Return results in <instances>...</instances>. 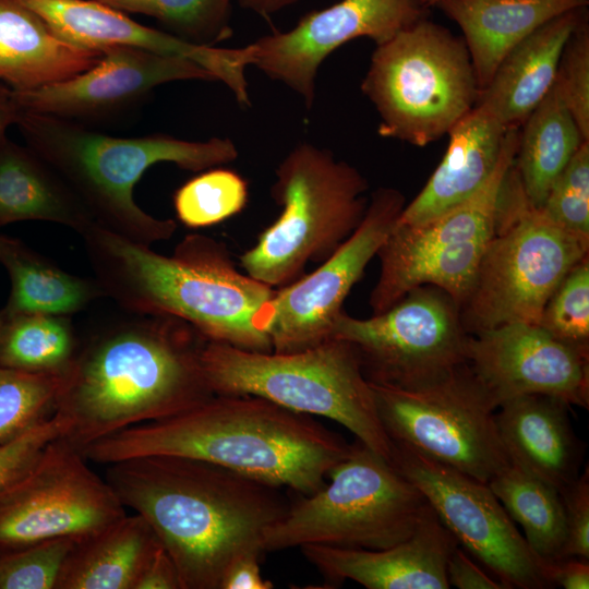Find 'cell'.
<instances>
[{"instance_id":"cell-1","label":"cell","mask_w":589,"mask_h":589,"mask_svg":"<svg viewBox=\"0 0 589 589\" xmlns=\"http://www.w3.org/2000/svg\"><path fill=\"white\" fill-rule=\"evenodd\" d=\"M105 479L151 525L182 589H219L236 560L265 552V532L291 503L284 488L190 457L123 459L108 464Z\"/></svg>"},{"instance_id":"cell-2","label":"cell","mask_w":589,"mask_h":589,"mask_svg":"<svg viewBox=\"0 0 589 589\" xmlns=\"http://www.w3.org/2000/svg\"><path fill=\"white\" fill-rule=\"evenodd\" d=\"M351 450L311 416L253 395H219L181 413L130 426L82 453L88 461L169 455L209 461L299 495L323 488Z\"/></svg>"},{"instance_id":"cell-3","label":"cell","mask_w":589,"mask_h":589,"mask_svg":"<svg viewBox=\"0 0 589 589\" xmlns=\"http://www.w3.org/2000/svg\"><path fill=\"white\" fill-rule=\"evenodd\" d=\"M94 336L63 373L55 412L81 452L130 426L176 416L214 395L206 339L170 316L142 315Z\"/></svg>"},{"instance_id":"cell-4","label":"cell","mask_w":589,"mask_h":589,"mask_svg":"<svg viewBox=\"0 0 589 589\" xmlns=\"http://www.w3.org/2000/svg\"><path fill=\"white\" fill-rule=\"evenodd\" d=\"M82 238L104 296L124 310L178 318L209 341L273 351L253 320L274 288L238 271L225 242L191 233L167 256L97 224Z\"/></svg>"},{"instance_id":"cell-5","label":"cell","mask_w":589,"mask_h":589,"mask_svg":"<svg viewBox=\"0 0 589 589\" xmlns=\"http://www.w3.org/2000/svg\"><path fill=\"white\" fill-rule=\"evenodd\" d=\"M15 124L26 145L67 182L97 225L149 247L171 238L177 224L154 217L135 203L133 191L144 172L159 163L201 172L229 164L239 155L228 137H120L68 119L26 111Z\"/></svg>"},{"instance_id":"cell-6","label":"cell","mask_w":589,"mask_h":589,"mask_svg":"<svg viewBox=\"0 0 589 589\" xmlns=\"http://www.w3.org/2000/svg\"><path fill=\"white\" fill-rule=\"evenodd\" d=\"M202 366L214 394L253 395L323 417L390 460L392 443L352 347L337 338L296 352H256L206 340Z\"/></svg>"},{"instance_id":"cell-7","label":"cell","mask_w":589,"mask_h":589,"mask_svg":"<svg viewBox=\"0 0 589 589\" xmlns=\"http://www.w3.org/2000/svg\"><path fill=\"white\" fill-rule=\"evenodd\" d=\"M365 177L310 143L296 145L279 163L271 195L279 216L239 260L244 273L272 287L327 260L360 225L369 203Z\"/></svg>"},{"instance_id":"cell-8","label":"cell","mask_w":589,"mask_h":589,"mask_svg":"<svg viewBox=\"0 0 589 589\" xmlns=\"http://www.w3.org/2000/svg\"><path fill=\"white\" fill-rule=\"evenodd\" d=\"M323 488L291 501L264 536L265 552L308 544L378 550L409 538L431 508L389 460L360 441Z\"/></svg>"},{"instance_id":"cell-9","label":"cell","mask_w":589,"mask_h":589,"mask_svg":"<svg viewBox=\"0 0 589 589\" xmlns=\"http://www.w3.org/2000/svg\"><path fill=\"white\" fill-rule=\"evenodd\" d=\"M361 91L382 137L419 147L447 134L480 93L464 39L428 17L376 45Z\"/></svg>"},{"instance_id":"cell-10","label":"cell","mask_w":589,"mask_h":589,"mask_svg":"<svg viewBox=\"0 0 589 589\" xmlns=\"http://www.w3.org/2000/svg\"><path fill=\"white\" fill-rule=\"evenodd\" d=\"M589 244L565 232L531 205L514 165L498 223L459 308L468 334L508 323L538 324L548 299Z\"/></svg>"},{"instance_id":"cell-11","label":"cell","mask_w":589,"mask_h":589,"mask_svg":"<svg viewBox=\"0 0 589 589\" xmlns=\"http://www.w3.org/2000/svg\"><path fill=\"white\" fill-rule=\"evenodd\" d=\"M518 134L519 129L507 130L496 169L470 199L429 221L394 225L376 254L380 275L369 299L373 314L423 285L441 288L460 308L495 232Z\"/></svg>"},{"instance_id":"cell-12","label":"cell","mask_w":589,"mask_h":589,"mask_svg":"<svg viewBox=\"0 0 589 589\" xmlns=\"http://www.w3.org/2000/svg\"><path fill=\"white\" fill-rule=\"evenodd\" d=\"M370 385L390 442L484 483L509 465L497 405L467 362L408 387Z\"/></svg>"},{"instance_id":"cell-13","label":"cell","mask_w":589,"mask_h":589,"mask_svg":"<svg viewBox=\"0 0 589 589\" xmlns=\"http://www.w3.org/2000/svg\"><path fill=\"white\" fill-rule=\"evenodd\" d=\"M468 335L453 298L423 285L369 318L342 311L329 338L352 347L370 383L408 387L467 362Z\"/></svg>"},{"instance_id":"cell-14","label":"cell","mask_w":589,"mask_h":589,"mask_svg":"<svg viewBox=\"0 0 589 589\" xmlns=\"http://www.w3.org/2000/svg\"><path fill=\"white\" fill-rule=\"evenodd\" d=\"M87 461L60 436L26 472L0 490V554L53 538H83L127 514L112 488Z\"/></svg>"},{"instance_id":"cell-15","label":"cell","mask_w":589,"mask_h":589,"mask_svg":"<svg viewBox=\"0 0 589 589\" xmlns=\"http://www.w3.org/2000/svg\"><path fill=\"white\" fill-rule=\"evenodd\" d=\"M392 443L390 462L425 496L462 549L507 589H546L543 561L488 483Z\"/></svg>"},{"instance_id":"cell-16","label":"cell","mask_w":589,"mask_h":589,"mask_svg":"<svg viewBox=\"0 0 589 589\" xmlns=\"http://www.w3.org/2000/svg\"><path fill=\"white\" fill-rule=\"evenodd\" d=\"M404 194L378 188L351 236L312 273L274 289L253 320L271 340L273 352L315 347L329 338L352 287L376 256L405 207Z\"/></svg>"},{"instance_id":"cell-17","label":"cell","mask_w":589,"mask_h":589,"mask_svg":"<svg viewBox=\"0 0 589 589\" xmlns=\"http://www.w3.org/2000/svg\"><path fill=\"white\" fill-rule=\"evenodd\" d=\"M429 14L420 0H340L249 44V65L289 87L310 109L317 71L333 51L360 37L384 44Z\"/></svg>"},{"instance_id":"cell-18","label":"cell","mask_w":589,"mask_h":589,"mask_svg":"<svg viewBox=\"0 0 589 589\" xmlns=\"http://www.w3.org/2000/svg\"><path fill=\"white\" fill-rule=\"evenodd\" d=\"M466 361L497 408L531 394L589 408V353L557 340L538 324L516 322L469 334Z\"/></svg>"},{"instance_id":"cell-19","label":"cell","mask_w":589,"mask_h":589,"mask_svg":"<svg viewBox=\"0 0 589 589\" xmlns=\"http://www.w3.org/2000/svg\"><path fill=\"white\" fill-rule=\"evenodd\" d=\"M184 80L216 81L190 59L115 46L104 49L98 62L80 74L37 89L12 92L22 111L81 123L117 115L155 87Z\"/></svg>"},{"instance_id":"cell-20","label":"cell","mask_w":589,"mask_h":589,"mask_svg":"<svg viewBox=\"0 0 589 589\" xmlns=\"http://www.w3.org/2000/svg\"><path fill=\"white\" fill-rule=\"evenodd\" d=\"M431 507L406 540L378 550L308 544L305 558L328 582L368 589H448L446 565L458 546Z\"/></svg>"},{"instance_id":"cell-21","label":"cell","mask_w":589,"mask_h":589,"mask_svg":"<svg viewBox=\"0 0 589 589\" xmlns=\"http://www.w3.org/2000/svg\"><path fill=\"white\" fill-rule=\"evenodd\" d=\"M563 400L539 394L510 398L497 408L498 434L510 462L562 492L580 474L585 444Z\"/></svg>"},{"instance_id":"cell-22","label":"cell","mask_w":589,"mask_h":589,"mask_svg":"<svg viewBox=\"0 0 589 589\" xmlns=\"http://www.w3.org/2000/svg\"><path fill=\"white\" fill-rule=\"evenodd\" d=\"M507 130L484 108L474 106L447 133L443 159L396 224L429 221L474 195L496 169Z\"/></svg>"},{"instance_id":"cell-23","label":"cell","mask_w":589,"mask_h":589,"mask_svg":"<svg viewBox=\"0 0 589 589\" xmlns=\"http://www.w3.org/2000/svg\"><path fill=\"white\" fill-rule=\"evenodd\" d=\"M34 11L63 41L88 50L131 46L179 56L217 72L225 50L184 41L165 31L140 24L127 13L96 0H19Z\"/></svg>"},{"instance_id":"cell-24","label":"cell","mask_w":589,"mask_h":589,"mask_svg":"<svg viewBox=\"0 0 589 589\" xmlns=\"http://www.w3.org/2000/svg\"><path fill=\"white\" fill-rule=\"evenodd\" d=\"M587 14V7L567 11L524 38L480 91L476 106L506 129H519L553 85L565 44Z\"/></svg>"},{"instance_id":"cell-25","label":"cell","mask_w":589,"mask_h":589,"mask_svg":"<svg viewBox=\"0 0 589 589\" xmlns=\"http://www.w3.org/2000/svg\"><path fill=\"white\" fill-rule=\"evenodd\" d=\"M588 4L589 0H441L435 7L460 27L482 91L524 38L555 16Z\"/></svg>"},{"instance_id":"cell-26","label":"cell","mask_w":589,"mask_h":589,"mask_svg":"<svg viewBox=\"0 0 589 589\" xmlns=\"http://www.w3.org/2000/svg\"><path fill=\"white\" fill-rule=\"evenodd\" d=\"M100 56L60 39L19 0H0V79L11 89L33 91L70 79Z\"/></svg>"},{"instance_id":"cell-27","label":"cell","mask_w":589,"mask_h":589,"mask_svg":"<svg viewBox=\"0 0 589 589\" xmlns=\"http://www.w3.org/2000/svg\"><path fill=\"white\" fill-rule=\"evenodd\" d=\"M20 220L56 223L81 236L96 224L45 160L5 137L0 146V227Z\"/></svg>"},{"instance_id":"cell-28","label":"cell","mask_w":589,"mask_h":589,"mask_svg":"<svg viewBox=\"0 0 589 589\" xmlns=\"http://www.w3.org/2000/svg\"><path fill=\"white\" fill-rule=\"evenodd\" d=\"M161 543L139 514L80 538L69 553L56 589H135Z\"/></svg>"},{"instance_id":"cell-29","label":"cell","mask_w":589,"mask_h":589,"mask_svg":"<svg viewBox=\"0 0 589 589\" xmlns=\"http://www.w3.org/2000/svg\"><path fill=\"white\" fill-rule=\"evenodd\" d=\"M584 142L555 79L519 128L514 169L531 205L542 206L554 181Z\"/></svg>"},{"instance_id":"cell-30","label":"cell","mask_w":589,"mask_h":589,"mask_svg":"<svg viewBox=\"0 0 589 589\" xmlns=\"http://www.w3.org/2000/svg\"><path fill=\"white\" fill-rule=\"evenodd\" d=\"M0 262L11 280L10 298L3 309L9 315L68 316L104 296L95 279L69 274L14 238L3 236Z\"/></svg>"},{"instance_id":"cell-31","label":"cell","mask_w":589,"mask_h":589,"mask_svg":"<svg viewBox=\"0 0 589 589\" xmlns=\"http://www.w3.org/2000/svg\"><path fill=\"white\" fill-rule=\"evenodd\" d=\"M488 485L512 520L521 526L532 552L542 561L558 558L566 533L561 493L513 462Z\"/></svg>"},{"instance_id":"cell-32","label":"cell","mask_w":589,"mask_h":589,"mask_svg":"<svg viewBox=\"0 0 589 589\" xmlns=\"http://www.w3.org/2000/svg\"><path fill=\"white\" fill-rule=\"evenodd\" d=\"M76 350L68 316L7 314L0 333V365L26 372L64 373Z\"/></svg>"},{"instance_id":"cell-33","label":"cell","mask_w":589,"mask_h":589,"mask_svg":"<svg viewBox=\"0 0 589 589\" xmlns=\"http://www.w3.org/2000/svg\"><path fill=\"white\" fill-rule=\"evenodd\" d=\"M124 13L156 19L166 32L191 44L215 46L229 38L233 0H96Z\"/></svg>"},{"instance_id":"cell-34","label":"cell","mask_w":589,"mask_h":589,"mask_svg":"<svg viewBox=\"0 0 589 589\" xmlns=\"http://www.w3.org/2000/svg\"><path fill=\"white\" fill-rule=\"evenodd\" d=\"M248 199V182L242 176L227 168L213 167L176 190L173 208L184 226L197 229L239 214Z\"/></svg>"},{"instance_id":"cell-35","label":"cell","mask_w":589,"mask_h":589,"mask_svg":"<svg viewBox=\"0 0 589 589\" xmlns=\"http://www.w3.org/2000/svg\"><path fill=\"white\" fill-rule=\"evenodd\" d=\"M63 373L26 372L0 365V444L55 413Z\"/></svg>"},{"instance_id":"cell-36","label":"cell","mask_w":589,"mask_h":589,"mask_svg":"<svg viewBox=\"0 0 589 589\" xmlns=\"http://www.w3.org/2000/svg\"><path fill=\"white\" fill-rule=\"evenodd\" d=\"M538 325L557 340L589 353V259L576 263L552 292Z\"/></svg>"},{"instance_id":"cell-37","label":"cell","mask_w":589,"mask_h":589,"mask_svg":"<svg viewBox=\"0 0 589 589\" xmlns=\"http://www.w3.org/2000/svg\"><path fill=\"white\" fill-rule=\"evenodd\" d=\"M539 209L558 228L589 244V141L575 152Z\"/></svg>"},{"instance_id":"cell-38","label":"cell","mask_w":589,"mask_h":589,"mask_svg":"<svg viewBox=\"0 0 589 589\" xmlns=\"http://www.w3.org/2000/svg\"><path fill=\"white\" fill-rule=\"evenodd\" d=\"M77 537H60L0 554V589H56Z\"/></svg>"},{"instance_id":"cell-39","label":"cell","mask_w":589,"mask_h":589,"mask_svg":"<svg viewBox=\"0 0 589 589\" xmlns=\"http://www.w3.org/2000/svg\"><path fill=\"white\" fill-rule=\"evenodd\" d=\"M556 80L586 141H589V23H578L563 49Z\"/></svg>"},{"instance_id":"cell-40","label":"cell","mask_w":589,"mask_h":589,"mask_svg":"<svg viewBox=\"0 0 589 589\" xmlns=\"http://www.w3.org/2000/svg\"><path fill=\"white\" fill-rule=\"evenodd\" d=\"M68 429L69 422L55 412L22 435L0 444V490L26 472L44 448L64 436Z\"/></svg>"},{"instance_id":"cell-41","label":"cell","mask_w":589,"mask_h":589,"mask_svg":"<svg viewBox=\"0 0 589 589\" xmlns=\"http://www.w3.org/2000/svg\"><path fill=\"white\" fill-rule=\"evenodd\" d=\"M561 493L565 514V541L561 557L589 558V469L566 486Z\"/></svg>"},{"instance_id":"cell-42","label":"cell","mask_w":589,"mask_h":589,"mask_svg":"<svg viewBox=\"0 0 589 589\" xmlns=\"http://www.w3.org/2000/svg\"><path fill=\"white\" fill-rule=\"evenodd\" d=\"M446 574L449 586L459 589H507L459 545L447 560Z\"/></svg>"},{"instance_id":"cell-43","label":"cell","mask_w":589,"mask_h":589,"mask_svg":"<svg viewBox=\"0 0 589 589\" xmlns=\"http://www.w3.org/2000/svg\"><path fill=\"white\" fill-rule=\"evenodd\" d=\"M543 570L552 588H589V558L570 556L543 561Z\"/></svg>"},{"instance_id":"cell-44","label":"cell","mask_w":589,"mask_h":589,"mask_svg":"<svg viewBox=\"0 0 589 589\" xmlns=\"http://www.w3.org/2000/svg\"><path fill=\"white\" fill-rule=\"evenodd\" d=\"M262 555L248 554L236 560L226 570L219 589H272L274 584L263 578Z\"/></svg>"},{"instance_id":"cell-45","label":"cell","mask_w":589,"mask_h":589,"mask_svg":"<svg viewBox=\"0 0 589 589\" xmlns=\"http://www.w3.org/2000/svg\"><path fill=\"white\" fill-rule=\"evenodd\" d=\"M135 589H182L178 569L164 546L151 558Z\"/></svg>"},{"instance_id":"cell-46","label":"cell","mask_w":589,"mask_h":589,"mask_svg":"<svg viewBox=\"0 0 589 589\" xmlns=\"http://www.w3.org/2000/svg\"><path fill=\"white\" fill-rule=\"evenodd\" d=\"M22 110L16 104L13 92L9 86L0 84V146L5 140V132L15 124Z\"/></svg>"},{"instance_id":"cell-47","label":"cell","mask_w":589,"mask_h":589,"mask_svg":"<svg viewBox=\"0 0 589 589\" xmlns=\"http://www.w3.org/2000/svg\"><path fill=\"white\" fill-rule=\"evenodd\" d=\"M244 9L256 14L268 16L296 3L298 0H238Z\"/></svg>"},{"instance_id":"cell-48","label":"cell","mask_w":589,"mask_h":589,"mask_svg":"<svg viewBox=\"0 0 589 589\" xmlns=\"http://www.w3.org/2000/svg\"><path fill=\"white\" fill-rule=\"evenodd\" d=\"M426 8L435 7L441 0H420Z\"/></svg>"},{"instance_id":"cell-49","label":"cell","mask_w":589,"mask_h":589,"mask_svg":"<svg viewBox=\"0 0 589 589\" xmlns=\"http://www.w3.org/2000/svg\"><path fill=\"white\" fill-rule=\"evenodd\" d=\"M5 318H7V314L3 310L0 311V333H1V329L3 327V324L5 322Z\"/></svg>"},{"instance_id":"cell-50","label":"cell","mask_w":589,"mask_h":589,"mask_svg":"<svg viewBox=\"0 0 589 589\" xmlns=\"http://www.w3.org/2000/svg\"><path fill=\"white\" fill-rule=\"evenodd\" d=\"M2 238H3V236H0V247H1Z\"/></svg>"}]
</instances>
